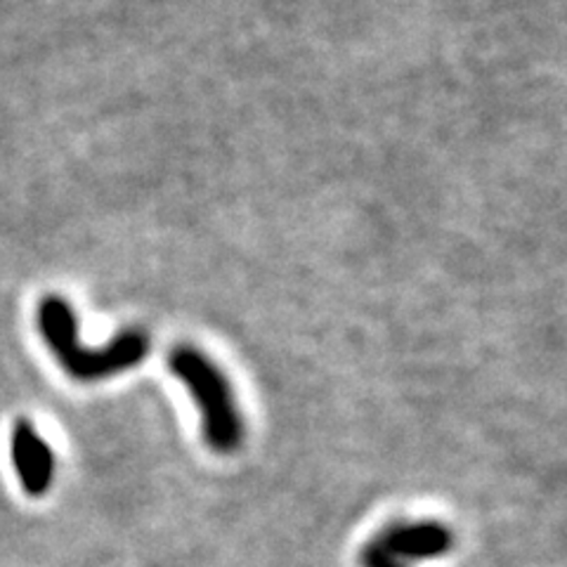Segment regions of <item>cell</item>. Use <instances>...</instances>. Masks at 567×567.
<instances>
[{"label": "cell", "instance_id": "6da1fadb", "mask_svg": "<svg viewBox=\"0 0 567 567\" xmlns=\"http://www.w3.org/2000/svg\"><path fill=\"white\" fill-rule=\"evenodd\" d=\"M35 322H39L43 341L55 354L60 367L71 379L83 383L121 374V371L137 367L150 352L147 333L137 329L121 331L100 350L85 348L79 339V319L62 296H45L35 310Z\"/></svg>", "mask_w": 567, "mask_h": 567}, {"label": "cell", "instance_id": "277c9868", "mask_svg": "<svg viewBox=\"0 0 567 567\" xmlns=\"http://www.w3.org/2000/svg\"><path fill=\"white\" fill-rule=\"evenodd\" d=\"M10 464L17 483L31 499H41L55 483L58 458L29 419H17L10 433Z\"/></svg>", "mask_w": 567, "mask_h": 567}, {"label": "cell", "instance_id": "7a4b0ae2", "mask_svg": "<svg viewBox=\"0 0 567 567\" xmlns=\"http://www.w3.org/2000/svg\"><path fill=\"white\" fill-rule=\"evenodd\" d=\"M168 369L181 379L197 404L206 445L220 454L235 452L244 440V421L227 377L202 350L192 346L173 348Z\"/></svg>", "mask_w": 567, "mask_h": 567}, {"label": "cell", "instance_id": "3957f363", "mask_svg": "<svg viewBox=\"0 0 567 567\" xmlns=\"http://www.w3.org/2000/svg\"><path fill=\"white\" fill-rule=\"evenodd\" d=\"M454 535L440 520H400L385 525L360 554L362 567H410L452 551Z\"/></svg>", "mask_w": 567, "mask_h": 567}]
</instances>
